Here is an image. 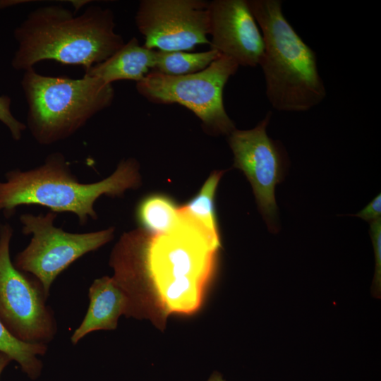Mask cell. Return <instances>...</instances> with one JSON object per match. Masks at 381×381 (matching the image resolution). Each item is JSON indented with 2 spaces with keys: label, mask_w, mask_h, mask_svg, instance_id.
Wrapping results in <instances>:
<instances>
[{
  "label": "cell",
  "mask_w": 381,
  "mask_h": 381,
  "mask_svg": "<svg viewBox=\"0 0 381 381\" xmlns=\"http://www.w3.org/2000/svg\"><path fill=\"white\" fill-rule=\"evenodd\" d=\"M176 226L150 241L139 231L123 235L115 246L112 277L138 318L148 289L162 316L191 314L201 306L220 241L210 236L180 210Z\"/></svg>",
  "instance_id": "cell-1"
},
{
  "label": "cell",
  "mask_w": 381,
  "mask_h": 381,
  "mask_svg": "<svg viewBox=\"0 0 381 381\" xmlns=\"http://www.w3.org/2000/svg\"><path fill=\"white\" fill-rule=\"evenodd\" d=\"M115 26L114 13L108 8L91 6L75 16L61 5L39 7L14 30L18 47L11 66L25 71L40 61L53 60L81 66L85 71L124 44Z\"/></svg>",
  "instance_id": "cell-2"
},
{
  "label": "cell",
  "mask_w": 381,
  "mask_h": 381,
  "mask_svg": "<svg viewBox=\"0 0 381 381\" xmlns=\"http://www.w3.org/2000/svg\"><path fill=\"white\" fill-rule=\"evenodd\" d=\"M140 183L139 167L133 158L119 162L108 177L95 183L79 182L61 152L49 155L40 166L27 171L16 169L0 182V212L6 217L23 205H37L56 213L70 212L80 225L96 219V200L102 195L119 197Z\"/></svg>",
  "instance_id": "cell-3"
},
{
  "label": "cell",
  "mask_w": 381,
  "mask_h": 381,
  "mask_svg": "<svg viewBox=\"0 0 381 381\" xmlns=\"http://www.w3.org/2000/svg\"><path fill=\"white\" fill-rule=\"evenodd\" d=\"M263 37L260 62L266 96L278 111H305L327 95L315 52L296 32L282 12L280 0H247Z\"/></svg>",
  "instance_id": "cell-4"
},
{
  "label": "cell",
  "mask_w": 381,
  "mask_h": 381,
  "mask_svg": "<svg viewBox=\"0 0 381 381\" xmlns=\"http://www.w3.org/2000/svg\"><path fill=\"white\" fill-rule=\"evenodd\" d=\"M21 87L28 104L27 126L42 145L66 140L114 99L112 84L85 75L80 79L24 71Z\"/></svg>",
  "instance_id": "cell-5"
},
{
  "label": "cell",
  "mask_w": 381,
  "mask_h": 381,
  "mask_svg": "<svg viewBox=\"0 0 381 381\" xmlns=\"http://www.w3.org/2000/svg\"><path fill=\"white\" fill-rule=\"evenodd\" d=\"M239 66L222 55L200 72L172 76L151 71L136 83L138 92L157 104H178L191 111L211 135H229L236 128L223 102L224 88Z\"/></svg>",
  "instance_id": "cell-6"
},
{
  "label": "cell",
  "mask_w": 381,
  "mask_h": 381,
  "mask_svg": "<svg viewBox=\"0 0 381 381\" xmlns=\"http://www.w3.org/2000/svg\"><path fill=\"white\" fill-rule=\"evenodd\" d=\"M57 213H30L20 217L22 231L32 235L29 244L19 252L13 262L19 270L35 277L49 296L56 278L73 262L95 251L114 237L112 227L87 233H70L54 225Z\"/></svg>",
  "instance_id": "cell-7"
},
{
  "label": "cell",
  "mask_w": 381,
  "mask_h": 381,
  "mask_svg": "<svg viewBox=\"0 0 381 381\" xmlns=\"http://www.w3.org/2000/svg\"><path fill=\"white\" fill-rule=\"evenodd\" d=\"M13 233L10 224L0 225V320L16 339L47 344L57 333L54 313L42 284L12 262Z\"/></svg>",
  "instance_id": "cell-8"
},
{
  "label": "cell",
  "mask_w": 381,
  "mask_h": 381,
  "mask_svg": "<svg viewBox=\"0 0 381 381\" xmlns=\"http://www.w3.org/2000/svg\"><path fill=\"white\" fill-rule=\"evenodd\" d=\"M209 2L204 0H141L135 21L148 49L190 51L210 44Z\"/></svg>",
  "instance_id": "cell-9"
},
{
  "label": "cell",
  "mask_w": 381,
  "mask_h": 381,
  "mask_svg": "<svg viewBox=\"0 0 381 381\" xmlns=\"http://www.w3.org/2000/svg\"><path fill=\"white\" fill-rule=\"evenodd\" d=\"M272 111L253 128H235L228 135L234 155V166L241 169L251 183L253 193L270 231L277 229V184L283 178L284 156L280 145L267 134Z\"/></svg>",
  "instance_id": "cell-10"
},
{
  "label": "cell",
  "mask_w": 381,
  "mask_h": 381,
  "mask_svg": "<svg viewBox=\"0 0 381 381\" xmlns=\"http://www.w3.org/2000/svg\"><path fill=\"white\" fill-rule=\"evenodd\" d=\"M210 48L233 59L238 65L260 64L265 43L247 0L209 2Z\"/></svg>",
  "instance_id": "cell-11"
},
{
  "label": "cell",
  "mask_w": 381,
  "mask_h": 381,
  "mask_svg": "<svg viewBox=\"0 0 381 381\" xmlns=\"http://www.w3.org/2000/svg\"><path fill=\"white\" fill-rule=\"evenodd\" d=\"M88 297L86 314L71 337L73 345L90 332L116 329L119 318L128 313V298L112 277L95 279L89 288Z\"/></svg>",
  "instance_id": "cell-12"
},
{
  "label": "cell",
  "mask_w": 381,
  "mask_h": 381,
  "mask_svg": "<svg viewBox=\"0 0 381 381\" xmlns=\"http://www.w3.org/2000/svg\"><path fill=\"white\" fill-rule=\"evenodd\" d=\"M156 50L140 45L138 39L128 42L103 62L85 71V75L101 79L107 84L120 80L141 81L155 66Z\"/></svg>",
  "instance_id": "cell-13"
},
{
  "label": "cell",
  "mask_w": 381,
  "mask_h": 381,
  "mask_svg": "<svg viewBox=\"0 0 381 381\" xmlns=\"http://www.w3.org/2000/svg\"><path fill=\"white\" fill-rule=\"evenodd\" d=\"M136 216L145 230L158 236L168 233L176 226L180 213L171 199L156 194L145 198L139 203Z\"/></svg>",
  "instance_id": "cell-14"
},
{
  "label": "cell",
  "mask_w": 381,
  "mask_h": 381,
  "mask_svg": "<svg viewBox=\"0 0 381 381\" xmlns=\"http://www.w3.org/2000/svg\"><path fill=\"white\" fill-rule=\"evenodd\" d=\"M220 56L219 52L211 48L205 52L194 53L156 50L152 71L172 76L193 74L203 71Z\"/></svg>",
  "instance_id": "cell-15"
},
{
  "label": "cell",
  "mask_w": 381,
  "mask_h": 381,
  "mask_svg": "<svg viewBox=\"0 0 381 381\" xmlns=\"http://www.w3.org/2000/svg\"><path fill=\"white\" fill-rule=\"evenodd\" d=\"M223 171H214L207 179L199 193L180 211L191 219L210 236L219 239L215 215L214 195Z\"/></svg>",
  "instance_id": "cell-16"
},
{
  "label": "cell",
  "mask_w": 381,
  "mask_h": 381,
  "mask_svg": "<svg viewBox=\"0 0 381 381\" xmlns=\"http://www.w3.org/2000/svg\"><path fill=\"white\" fill-rule=\"evenodd\" d=\"M47 350V344L27 343L16 339L0 320V352L15 361L30 380H37L41 375L43 363L38 356H44Z\"/></svg>",
  "instance_id": "cell-17"
},
{
  "label": "cell",
  "mask_w": 381,
  "mask_h": 381,
  "mask_svg": "<svg viewBox=\"0 0 381 381\" xmlns=\"http://www.w3.org/2000/svg\"><path fill=\"white\" fill-rule=\"evenodd\" d=\"M11 105L10 97L0 96V121L8 128L13 140H20L27 126L13 115Z\"/></svg>",
  "instance_id": "cell-18"
},
{
  "label": "cell",
  "mask_w": 381,
  "mask_h": 381,
  "mask_svg": "<svg viewBox=\"0 0 381 381\" xmlns=\"http://www.w3.org/2000/svg\"><path fill=\"white\" fill-rule=\"evenodd\" d=\"M371 237L375 257V272L374 285L376 291L380 293L381 286V222L380 219L371 222Z\"/></svg>",
  "instance_id": "cell-19"
},
{
  "label": "cell",
  "mask_w": 381,
  "mask_h": 381,
  "mask_svg": "<svg viewBox=\"0 0 381 381\" xmlns=\"http://www.w3.org/2000/svg\"><path fill=\"white\" fill-rule=\"evenodd\" d=\"M381 196L377 195L365 207L356 214L364 220L374 222L380 219Z\"/></svg>",
  "instance_id": "cell-20"
},
{
  "label": "cell",
  "mask_w": 381,
  "mask_h": 381,
  "mask_svg": "<svg viewBox=\"0 0 381 381\" xmlns=\"http://www.w3.org/2000/svg\"><path fill=\"white\" fill-rule=\"evenodd\" d=\"M11 361L12 360L8 356L0 352V377L4 369Z\"/></svg>",
  "instance_id": "cell-21"
},
{
  "label": "cell",
  "mask_w": 381,
  "mask_h": 381,
  "mask_svg": "<svg viewBox=\"0 0 381 381\" xmlns=\"http://www.w3.org/2000/svg\"><path fill=\"white\" fill-rule=\"evenodd\" d=\"M207 381H226L220 373L214 371Z\"/></svg>",
  "instance_id": "cell-22"
}]
</instances>
